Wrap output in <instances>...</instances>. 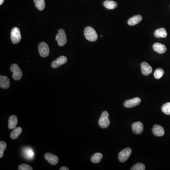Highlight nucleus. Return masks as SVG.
<instances>
[{
  "label": "nucleus",
  "instance_id": "obj_1",
  "mask_svg": "<svg viewBox=\"0 0 170 170\" xmlns=\"http://www.w3.org/2000/svg\"><path fill=\"white\" fill-rule=\"evenodd\" d=\"M85 37L88 40L94 42L97 40L98 35L95 29L91 27H87L84 30Z\"/></svg>",
  "mask_w": 170,
  "mask_h": 170
},
{
  "label": "nucleus",
  "instance_id": "obj_2",
  "mask_svg": "<svg viewBox=\"0 0 170 170\" xmlns=\"http://www.w3.org/2000/svg\"><path fill=\"white\" fill-rule=\"evenodd\" d=\"M55 39L58 42V45L60 46H64L66 44L67 36L65 32L64 29H59L58 34H57L55 37Z\"/></svg>",
  "mask_w": 170,
  "mask_h": 170
},
{
  "label": "nucleus",
  "instance_id": "obj_3",
  "mask_svg": "<svg viewBox=\"0 0 170 170\" xmlns=\"http://www.w3.org/2000/svg\"><path fill=\"white\" fill-rule=\"evenodd\" d=\"M108 117H109V114L107 111H104L102 112L98 122L99 126L102 128H107L109 126L110 122Z\"/></svg>",
  "mask_w": 170,
  "mask_h": 170
},
{
  "label": "nucleus",
  "instance_id": "obj_4",
  "mask_svg": "<svg viewBox=\"0 0 170 170\" xmlns=\"http://www.w3.org/2000/svg\"><path fill=\"white\" fill-rule=\"evenodd\" d=\"M10 39L14 44H18L21 41L22 36L18 27H15L13 28L10 33Z\"/></svg>",
  "mask_w": 170,
  "mask_h": 170
},
{
  "label": "nucleus",
  "instance_id": "obj_5",
  "mask_svg": "<svg viewBox=\"0 0 170 170\" xmlns=\"http://www.w3.org/2000/svg\"><path fill=\"white\" fill-rule=\"evenodd\" d=\"M10 71L13 72V77L15 80H19L22 77V72L17 64H13L10 67Z\"/></svg>",
  "mask_w": 170,
  "mask_h": 170
},
{
  "label": "nucleus",
  "instance_id": "obj_6",
  "mask_svg": "<svg viewBox=\"0 0 170 170\" xmlns=\"http://www.w3.org/2000/svg\"><path fill=\"white\" fill-rule=\"evenodd\" d=\"M39 53L41 56L46 58L48 56L50 53V49L48 44L45 42H41L39 44Z\"/></svg>",
  "mask_w": 170,
  "mask_h": 170
},
{
  "label": "nucleus",
  "instance_id": "obj_7",
  "mask_svg": "<svg viewBox=\"0 0 170 170\" xmlns=\"http://www.w3.org/2000/svg\"><path fill=\"white\" fill-rule=\"evenodd\" d=\"M132 153L131 149L128 148L124 149L121 152H120L118 155V159L121 162L123 163L128 159L130 157Z\"/></svg>",
  "mask_w": 170,
  "mask_h": 170
},
{
  "label": "nucleus",
  "instance_id": "obj_8",
  "mask_svg": "<svg viewBox=\"0 0 170 170\" xmlns=\"http://www.w3.org/2000/svg\"><path fill=\"white\" fill-rule=\"evenodd\" d=\"M141 102V99L139 97L127 100L124 102V105L126 108H132L137 106Z\"/></svg>",
  "mask_w": 170,
  "mask_h": 170
},
{
  "label": "nucleus",
  "instance_id": "obj_9",
  "mask_svg": "<svg viewBox=\"0 0 170 170\" xmlns=\"http://www.w3.org/2000/svg\"><path fill=\"white\" fill-rule=\"evenodd\" d=\"M67 58L64 56H61L58 58L56 60L53 61L51 63V66L52 68L56 69L58 68L59 67L61 66L63 64L66 63L67 62Z\"/></svg>",
  "mask_w": 170,
  "mask_h": 170
},
{
  "label": "nucleus",
  "instance_id": "obj_10",
  "mask_svg": "<svg viewBox=\"0 0 170 170\" xmlns=\"http://www.w3.org/2000/svg\"><path fill=\"white\" fill-rule=\"evenodd\" d=\"M132 129L133 133L136 134H140L143 132V124L141 122H137L133 123L132 125Z\"/></svg>",
  "mask_w": 170,
  "mask_h": 170
},
{
  "label": "nucleus",
  "instance_id": "obj_11",
  "mask_svg": "<svg viewBox=\"0 0 170 170\" xmlns=\"http://www.w3.org/2000/svg\"><path fill=\"white\" fill-rule=\"evenodd\" d=\"M45 158L52 165H56L59 162V158L56 156L49 153L45 154Z\"/></svg>",
  "mask_w": 170,
  "mask_h": 170
},
{
  "label": "nucleus",
  "instance_id": "obj_12",
  "mask_svg": "<svg viewBox=\"0 0 170 170\" xmlns=\"http://www.w3.org/2000/svg\"><path fill=\"white\" fill-rule=\"evenodd\" d=\"M152 133L156 136H163L165 134V130L164 128L160 125H155L152 128Z\"/></svg>",
  "mask_w": 170,
  "mask_h": 170
},
{
  "label": "nucleus",
  "instance_id": "obj_13",
  "mask_svg": "<svg viewBox=\"0 0 170 170\" xmlns=\"http://www.w3.org/2000/svg\"><path fill=\"white\" fill-rule=\"evenodd\" d=\"M141 71L144 75L148 76L152 72V67L151 66L146 62H143L141 64Z\"/></svg>",
  "mask_w": 170,
  "mask_h": 170
},
{
  "label": "nucleus",
  "instance_id": "obj_14",
  "mask_svg": "<svg viewBox=\"0 0 170 170\" xmlns=\"http://www.w3.org/2000/svg\"><path fill=\"white\" fill-rule=\"evenodd\" d=\"M10 86V79L4 76H0V87L3 89H8Z\"/></svg>",
  "mask_w": 170,
  "mask_h": 170
},
{
  "label": "nucleus",
  "instance_id": "obj_15",
  "mask_svg": "<svg viewBox=\"0 0 170 170\" xmlns=\"http://www.w3.org/2000/svg\"><path fill=\"white\" fill-rule=\"evenodd\" d=\"M153 49L157 53L163 54L166 53L167 50L166 45L160 43H155L153 45Z\"/></svg>",
  "mask_w": 170,
  "mask_h": 170
},
{
  "label": "nucleus",
  "instance_id": "obj_16",
  "mask_svg": "<svg viewBox=\"0 0 170 170\" xmlns=\"http://www.w3.org/2000/svg\"><path fill=\"white\" fill-rule=\"evenodd\" d=\"M142 19V17L141 15H135L128 19V24L130 26H134L139 23Z\"/></svg>",
  "mask_w": 170,
  "mask_h": 170
},
{
  "label": "nucleus",
  "instance_id": "obj_17",
  "mask_svg": "<svg viewBox=\"0 0 170 170\" xmlns=\"http://www.w3.org/2000/svg\"><path fill=\"white\" fill-rule=\"evenodd\" d=\"M18 123V119L17 116L14 115H11L9 119V125L8 128L10 130L14 129L16 128Z\"/></svg>",
  "mask_w": 170,
  "mask_h": 170
},
{
  "label": "nucleus",
  "instance_id": "obj_18",
  "mask_svg": "<svg viewBox=\"0 0 170 170\" xmlns=\"http://www.w3.org/2000/svg\"><path fill=\"white\" fill-rule=\"evenodd\" d=\"M22 128L19 127L15 128L10 133V138L13 140L17 139L22 133Z\"/></svg>",
  "mask_w": 170,
  "mask_h": 170
},
{
  "label": "nucleus",
  "instance_id": "obj_19",
  "mask_svg": "<svg viewBox=\"0 0 170 170\" xmlns=\"http://www.w3.org/2000/svg\"><path fill=\"white\" fill-rule=\"evenodd\" d=\"M154 36L157 38H165L167 36V33L165 28H161L155 31Z\"/></svg>",
  "mask_w": 170,
  "mask_h": 170
},
{
  "label": "nucleus",
  "instance_id": "obj_20",
  "mask_svg": "<svg viewBox=\"0 0 170 170\" xmlns=\"http://www.w3.org/2000/svg\"><path fill=\"white\" fill-rule=\"evenodd\" d=\"M104 5L108 9H114L117 7V4L115 1L110 0H106L104 2Z\"/></svg>",
  "mask_w": 170,
  "mask_h": 170
},
{
  "label": "nucleus",
  "instance_id": "obj_21",
  "mask_svg": "<svg viewBox=\"0 0 170 170\" xmlns=\"http://www.w3.org/2000/svg\"><path fill=\"white\" fill-rule=\"evenodd\" d=\"M35 6L39 10H44L45 8V0H34Z\"/></svg>",
  "mask_w": 170,
  "mask_h": 170
},
{
  "label": "nucleus",
  "instance_id": "obj_22",
  "mask_svg": "<svg viewBox=\"0 0 170 170\" xmlns=\"http://www.w3.org/2000/svg\"><path fill=\"white\" fill-rule=\"evenodd\" d=\"M102 154L100 153L95 154L91 158V161L93 163H98L100 162L102 158Z\"/></svg>",
  "mask_w": 170,
  "mask_h": 170
},
{
  "label": "nucleus",
  "instance_id": "obj_23",
  "mask_svg": "<svg viewBox=\"0 0 170 170\" xmlns=\"http://www.w3.org/2000/svg\"><path fill=\"white\" fill-rule=\"evenodd\" d=\"M162 110L166 114L170 115V102L164 104L162 107Z\"/></svg>",
  "mask_w": 170,
  "mask_h": 170
},
{
  "label": "nucleus",
  "instance_id": "obj_24",
  "mask_svg": "<svg viewBox=\"0 0 170 170\" xmlns=\"http://www.w3.org/2000/svg\"><path fill=\"white\" fill-rule=\"evenodd\" d=\"M164 74V71L161 68H158L154 71V77L157 79H160Z\"/></svg>",
  "mask_w": 170,
  "mask_h": 170
},
{
  "label": "nucleus",
  "instance_id": "obj_25",
  "mask_svg": "<svg viewBox=\"0 0 170 170\" xmlns=\"http://www.w3.org/2000/svg\"><path fill=\"white\" fill-rule=\"evenodd\" d=\"M7 147V144L5 142L3 141L0 142V158L3 157L4 155V151Z\"/></svg>",
  "mask_w": 170,
  "mask_h": 170
},
{
  "label": "nucleus",
  "instance_id": "obj_26",
  "mask_svg": "<svg viewBox=\"0 0 170 170\" xmlns=\"http://www.w3.org/2000/svg\"><path fill=\"white\" fill-rule=\"evenodd\" d=\"M146 167L144 164L142 163H137L134 165L131 168V170H145Z\"/></svg>",
  "mask_w": 170,
  "mask_h": 170
},
{
  "label": "nucleus",
  "instance_id": "obj_27",
  "mask_svg": "<svg viewBox=\"0 0 170 170\" xmlns=\"http://www.w3.org/2000/svg\"><path fill=\"white\" fill-rule=\"evenodd\" d=\"M24 153L26 154V157H27L28 159H32V157H34V153H33V150H31V149L28 148L27 149H26V150H24Z\"/></svg>",
  "mask_w": 170,
  "mask_h": 170
},
{
  "label": "nucleus",
  "instance_id": "obj_28",
  "mask_svg": "<svg viewBox=\"0 0 170 170\" xmlns=\"http://www.w3.org/2000/svg\"><path fill=\"white\" fill-rule=\"evenodd\" d=\"M19 170H33L30 166L27 164H22L19 166Z\"/></svg>",
  "mask_w": 170,
  "mask_h": 170
},
{
  "label": "nucleus",
  "instance_id": "obj_29",
  "mask_svg": "<svg viewBox=\"0 0 170 170\" xmlns=\"http://www.w3.org/2000/svg\"><path fill=\"white\" fill-rule=\"evenodd\" d=\"M60 170H69V168L68 167H66L65 166L62 167L60 169Z\"/></svg>",
  "mask_w": 170,
  "mask_h": 170
},
{
  "label": "nucleus",
  "instance_id": "obj_30",
  "mask_svg": "<svg viewBox=\"0 0 170 170\" xmlns=\"http://www.w3.org/2000/svg\"><path fill=\"white\" fill-rule=\"evenodd\" d=\"M4 0H0V5H2V4L4 3Z\"/></svg>",
  "mask_w": 170,
  "mask_h": 170
}]
</instances>
